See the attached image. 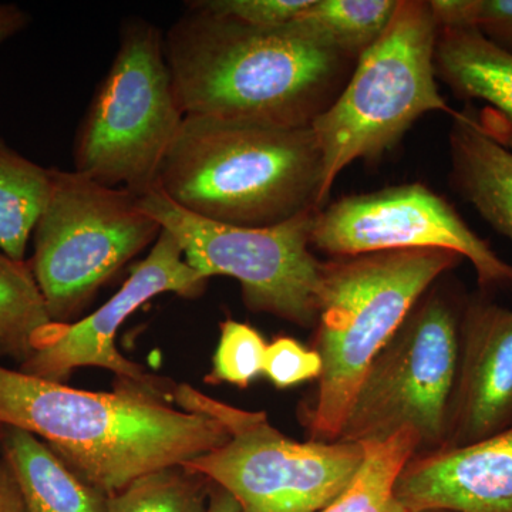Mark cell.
Segmentation results:
<instances>
[{"label":"cell","mask_w":512,"mask_h":512,"mask_svg":"<svg viewBox=\"0 0 512 512\" xmlns=\"http://www.w3.org/2000/svg\"><path fill=\"white\" fill-rule=\"evenodd\" d=\"M322 154L312 127L185 116L157 188L221 224L269 227L322 210Z\"/></svg>","instance_id":"obj_3"},{"label":"cell","mask_w":512,"mask_h":512,"mask_svg":"<svg viewBox=\"0 0 512 512\" xmlns=\"http://www.w3.org/2000/svg\"><path fill=\"white\" fill-rule=\"evenodd\" d=\"M208 512H241V508L235 498L227 493L224 488L211 483L210 505Z\"/></svg>","instance_id":"obj_29"},{"label":"cell","mask_w":512,"mask_h":512,"mask_svg":"<svg viewBox=\"0 0 512 512\" xmlns=\"http://www.w3.org/2000/svg\"><path fill=\"white\" fill-rule=\"evenodd\" d=\"M161 225L126 188L53 168V190L33 232L30 268L55 323H72Z\"/></svg>","instance_id":"obj_9"},{"label":"cell","mask_w":512,"mask_h":512,"mask_svg":"<svg viewBox=\"0 0 512 512\" xmlns=\"http://www.w3.org/2000/svg\"><path fill=\"white\" fill-rule=\"evenodd\" d=\"M171 399L187 412L220 421L228 440L185 467L224 488L241 512H319L355 478L365 458L362 444L298 441L269 423L264 412L237 409L190 384Z\"/></svg>","instance_id":"obj_8"},{"label":"cell","mask_w":512,"mask_h":512,"mask_svg":"<svg viewBox=\"0 0 512 512\" xmlns=\"http://www.w3.org/2000/svg\"><path fill=\"white\" fill-rule=\"evenodd\" d=\"M448 137L453 190L512 242V151L473 110L456 111Z\"/></svg>","instance_id":"obj_15"},{"label":"cell","mask_w":512,"mask_h":512,"mask_svg":"<svg viewBox=\"0 0 512 512\" xmlns=\"http://www.w3.org/2000/svg\"><path fill=\"white\" fill-rule=\"evenodd\" d=\"M164 40L184 116L311 127L356 63L301 19L256 28L194 2Z\"/></svg>","instance_id":"obj_1"},{"label":"cell","mask_w":512,"mask_h":512,"mask_svg":"<svg viewBox=\"0 0 512 512\" xmlns=\"http://www.w3.org/2000/svg\"><path fill=\"white\" fill-rule=\"evenodd\" d=\"M437 35L430 2L400 0L383 35L356 60L342 92L313 121L322 154V207L349 164L382 157L430 111L456 114L437 86Z\"/></svg>","instance_id":"obj_5"},{"label":"cell","mask_w":512,"mask_h":512,"mask_svg":"<svg viewBox=\"0 0 512 512\" xmlns=\"http://www.w3.org/2000/svg\"><path fill=\"white\" fill-rule=\"evenodd\" d=\"M463 258L443 249L375 252L322 261L313 348L322 375L299 407L308 440H338L353 397L413 306Z\"/></svg>","instance_id":"obj_4"},{"label":"cell","mask_w":512,"mask_h":512,"mask_svg":"<svg viewBox=\"0 0 512 512\" xmlns=\"http://www.w3.org/2000/svg\"><path fill=\"white\" fill-rule=\"evenodd\" d=\"M439 28H474L493 45L512 53V0H433Z\"/></svg>","instance_id":"obj_24"},{"label":"cell","mask_w":512,"mask_h":512,"mask_svg":"<svg viewBox=\"0 0 512 512\" xmlns=\"http://www.w3.org/2000/svg\"><path fill=\"white\" fill-rule=\"evenodd\" d=\"M211 481L185 466L163 468L109 495V512H208Z\"/></svg>","instance_id":"obj_22"},{"label":"cell","mask_w":512,"mask_h":512,"mask_svg":"<svg viewBox=\"0 0 512 512\" xmlns=\"http://www.w3.org/2000/svg\"><path fill=\"white\" fill-rule=\"evenodd\" d=\"M323 363L315 349H308L291 336H279L266 346L264 375L278 389L318 380Z\"/></svg>","instance_id":"obj_25"},{"label":"cell","mask_w":512,"mask_h":512,"mask_svg":"<svg viewBox=\"0 0 512 512\" xmlns=\"http://www.w3.org/2000/svg\"><path fill=\"white\" fill-rule=\"evenodd\" d=\"M0 454L8 461L28 512H109V495L77 476L35 434L3 427Z\"/></svg>","instance_id":"obj_16"},{"label":"cell","mask_w":512,"mask_h":512,"mask_svg":"<svg viewBox=\"0 0 512 512\" xmlns=\"http://www.w3.org/2000/svg\"><path fill=\"white\" fill-rule=\"evenodd\" d=\"M140 207L170 232L198 274L239 282L249 311L315 328L322 261L311 251L316 211L269 227H238L191 214L154 188Z\"/></svg>","instance_id":"obj_10"},{"label":"cell","mask_w":512,"mask_h":512,"mask_svg":"<svg viewBox=\"0 0 512 512\" xmlns=\"http://www.w3.org/2000/svg\"><path fill=\"white\" fill-rule=\"evenodd\" d=\"M0 512H28L16 478L2 454H0Z\"/></svg>","instance_id":"obj_27"},{"label":"cell","mask_w":512,"mask_h":512,"mask_svg":"<svg viewBox=\"0 0 512 512\" xmlns=\"http://www.w3.org/2000/svg\"><path fill=\"white\" fill-rule=\"evenodd\" d=\"M439 281L367 369L336 441L376 443L410 430L419 437L417 454L446 446L467 295Z\"/></svg>","instance_id":"obj_6"},{"label":"cell","mask_w":512,"mask_h":512,"mask_svg":"<svg viewBox=\"0 0 512 512\" xmlns=\"http://www.w3.org/2000/svg\"><path fill=\"white\" fill-rule=\"evenodd\" d=\"M210 279L185 261L183 249L170 232L161 231L147 258L131 268L119 291L86 318L55 323L40 336L35 353L19 367L22 372L50 382L66 383L80 367H100L116 380L163 384L144 367L131 362L116 346L124 322L144 303L163 293L197 298Z\"/></svg>","instance_id":"obj_12"},{"label":"cell","mask_w":512,"mask_h":512,"mask_svg":"<svg viewBox=\"0 0 512 512\" xmlns=\"http://www.w3.org/2000/svg\"><path fill=\"white\" fill-rule=\"evenodd\" d=\"M437 80L461 100H481L512 128V53L474 28H439L434 52Z\"/></svg>","instance_id":"obj_17"},{"label":"cell","mask_w":512,"mask_h":512,"mask_svg":"<svg viewBox=\"0 0 512 512\" xmlns=\"http://www.w3.org/2000/svg\"><path fill=\"white\" fill-rule=\"evenodd\" d=\"M413 512H453L448 510H420V511H413Z\"/></svg>","instance_id":"obj_30"},{"label":"cell","mask_w":512,"mask_h":512,"mask_svg":"<svg viewBox=\"0 0 512 512\" xmlns=\"http://www.w3.org/2000/svg\"><path fill=\"white\" fill-rule=\"evenodd\" d=\"M311 245L330 258L443 249L471 262L481 292L491 295L512 286V265L446 198L420 183L349 195L316 211Z\"/></svg>","instance_id":"obj_11"},{"label":"cell","mask_w":512,"mask_h":512,"mask_svg":"<svg viewBox=\"0 0 512 512\" xmlns=\"http://www.w3.org/2000/svg\"><path fill=\"white\" fill-rule=\"evenodd\" d=\"M266 346L264 336L251 325L227 319L220 325V342L212 357L208 384L227 383L247 389L256 377L264 375Z\"/></svg>","instance_id":"obj_23"},{"label":"cell","mask_w":512,"mask_h":512,"mask_svg":"<svg viewBox=\"0 0 512 512\" xmlns=\"http://www.w3.org/2000/svg\"><path fill=\"white\" fill-rule=\"evenodd\" d=\"M399 2L312 0L311 6L298 19L315 30L333 49L356 62L383 35Z\"/></svg>","instance_id":"obj_20"},{"label":"cell","mask_w":512,"mask_h":512,"mask_svg":"<svg viewBox=\"0 0 512 512\" xmlns=\"http://www.w3.org/2000/svg\"><path fill=\"white\" fill-rule=\"evenodd\" d=\"M52 323L29 261L0 251V355L22 366Z\"/></svg>","instance_id":"obj_19"},{"label":"cell","mask_w":512,"mask_h":512,"mask_svg":"<svg viewBox=\"0 0 512 512\" xmlns=\"http://www.w3.org/2000/svg\"><path fill=\"white\" fill-rule=\"evenodd\" d=\"M2 430H3V427L0 426V440H2Z\"/></svg>","instance_id":"obj_31"},{"label":"cell","mask_w":512,"mask_h":512,"mask_svg":"<svg viewBox=\"0 0 512 512\" xmlns=\"http://www.w3.org/2000/svg\"><path fill=\"white\" fill-rule=\"evenodd\" d=\"M29 15L16 5H0V45L28 26Z\"/></svg>","instance_id":"obj_28"},{"label":"cell","mask_w":512,"mask_h":512,"mask_svg":"<svg viewBox=\"0 0 512 512\" xmlns=\"http://www.w3.org/2000/svg\"><path fill=\"white\" fill-rule=\"evenodd\" d=\"M0 426L35 434L107 495L185 466L229 437L214 417L171 406L164 383L116 380L113 392H87L2 365Z\"/></svg>","instance_id":"obj_2"},{"label":"cell","mask_w":512,"mask_h":512,"mask_svg":"<svg viewBox=\"0 0 512 512\" xmlns=\"http://www.w3.org/2000/svg\"><path fill=\"white\" fill-rule=\"evenodd\" d=\"M184 117L163 32L141 18L123 20L117 55L77 131L74 171L147 194L157 187Z\"/></svg>","instance_id":"obj_7"},{"label":"cell","mask_w":512,"mask_h":512,"mask_svg":"<svg viewBox=\"0 0 512 512\" xmlns=\"http://www.w3.org/2000/svg\"><path fill=\"white\" fill-rule=\"evenodd\" d=\"M53 190V168L23 157L0 138V251L25 261L30 237Z\"/></svg>","instance_id":"obj_18"},{"label":"cell","mask_w":512,"mask_h":512,"mask_svg":"<svg viewBox=\"0 0 512 512\" xmlns=\"http://www.w3.org/2000/svg\"><path fill=\"white\" fill-rule=\"evenodd\" d=\"M394 497L407 512H512V426L468 446L417 454Z\"/></svg>","instance_id":"obj_14"},{"label":"cell","mask_w":512,"mask_h":512,"mask_svg":"<svg viewBox=\"0 0 512 512\" xmlns=\"http://www.w3.org/2000/svg\"><path fill=\"white\" fill-rule=\"evenodd\" d=\"M362 446L365 458L355 478L319 512H367L393 495L403 468L419 453L420 441L414 431L403 430L390 439Z\"/></svg>","instance_id":"obj_21"},{"label":"cell","mask_w":512,"mask_h":512,"mask_svg":"<svg viewBox=\"0 0 512 512\" xmlns=\"http://www.w3.org/2000/svg\"><path fill=\"white\" fill-rule=\"evenodd\" d=\"M195 5L224 18L256 28L288 25L311 6L312 0H200Z\"/></svg>","instance_id":"obj_26"},{"label":"cell","mask_w":512,"mask_h":512,"mask_svg":"<svg viewBox=\"0 0 512 512\" xmlns=\"http://www.w3.org/2000/svg\"><path fill=\"white\" fill-rule=\"evenodd\" d=\"M512 426V309L490 293L467 295L460 367L446 446L477 443Z\"/></svg>","instance_id":"obj_13"}]
</instances>
